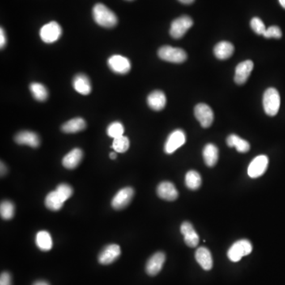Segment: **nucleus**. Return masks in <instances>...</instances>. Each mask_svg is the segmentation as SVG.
<instances>
[{"label": "nucleus", "instance_id": "nucleus-1", "mask_svg": "<svg viewBox=\"0 0 285 285\" xmlns=\"http://www.w3.org/2000/svg\"><path fill=\"white\" fill-rule=\"evenodd\" d=\"M93 18L97 24L105 28H112L117 26L118 19L114 12L103 3H97L93 8Z\"/></svg>", "mask_w": 285, "mask_h": 285}, {"label": "nucleus", "instance_id": "nucleus-2", "mask_svg": "<svg viewBox=\"0 0 285 285\" xmlns=\"http://www.w3.org/2000/svg\"><path fill=\"white\" fill-rule=\"evenodd\" d=\"M263 107L266 114L273 117L278 113L281 107V96L277 89L269 88L263 95Z\"/></svg>", "mask_w": 285, "mask_h": 285}, {"label": "nucleus", "instance_id": "nucleus-3", "mask_svg": "<svg viewBox=\"0 0 285 285\" xmlns=\"http://www.w3.org/2000/svg\"><path fill=\"white\" fill-rule=\"evenodd\" d=\"M252 250H253V247L250 242L247 239H242L231 246L227 252V257L230 261L238 262L242 259V257L249 255Z\"/></svg>", "mask_w": 285, "mask_h": 285}, {"label": "nucleus", "instance_id": "nucleus-4", "mask_svg": "<svg viewBox=\"0 0 285 285\" xmlns=\"http://www.w3.org/2000/svg\"><path fill=\"white\" fill-rule=\"evenodd\" d=\"M159 58L167 62L181 64L187 60V54L185 51L179 48L171 46H163L158 51Z\"/></svg>", "mask_w": 285, "mask_h": 285}, {"label": "nucleus", "instance_id": "nucleus-5", "mask_svg": "<svg viewBox=\"0 0 285 285\" xmlns=\"http://www.w3.org/2000/svg\"><path fill=\"white\" fill-rule=\"evenodd\" d=\"M193 25V21L190 17L187 15L179 17L171 23L170 35L173 38H181Z\"/></svg>", "mask_w": 285, "mask_h": 285}, {"label": "nucleus", "instance_id": "nucleus-6", "mask_svg": "<svg viewBox=\"0 0 285 285\" xmlns=\"http://www.w3.org/2000/svg\"><path fill=\"white\" fill-rule=\"evenodd\" d=\"M62 35V28L56 22H51L44 25L40 31V36L44 43L56 42Z\"/></svg>", "mask_w": 285, "mask_h": 285}, {"label": "nucleus", "instance_id": "nucleus-7", "mask_svg": "<svg viewBox=\"0 0 285 285\" xmlns=\"http://www.w3.org/2000/svg\"><path fill=\"white\" fill-rule=\"evenodd\" d=\"M194 114L197 121L203 128H209L214 121V112L211 107L208 105L201 103L196 106L194 108Z\"/></svg>", "mask_w": 285, "mask_h": 285}, {"label": "nucleus", "instance_id": "nucleus-8", "mask_svg": "<svg viewBox=\"0 0 285 285\" xmlns=\"http://www.w3.org/2000/svg\"><path fill=\"white\" fill-rule=\"evenodd\" d=\"M186 141L185 134L181 129L174 131L167 138L165 143L164 151L167 154H172L177 151L179 147L184 145Z\"/></svg>", "mask_w": 285, "mask_h": 285}, {"label": "nucleus", "instance_id": "nucleus-9", "mask_svg": "<svg viewBox=\"0 0 285 285\" xmlns=\"http://www.w3.org/2000/svg\"><path fill=\"white\" fill-rule=\"evenodd\" d=\"M134 196V190L131 187H125L117 192L112 198V207L115 210H121L125 209L130 204L132 199Z\"/></svg>", "mask_w": 285, "mask_h": 285}, {"label": "nucleus", "instance_id": "nucleus-10", "mask_svg": "<svg viewBox=\"0 0 285 285\" xmlns=\"http://www.w3.org/2000/svg\"><path fill=\"white\" fill-rule=\"evenodd\" d=\"M269 165L266 155H259L253 159L248 167V175L252 178H257L265 173Z\"/></svg>", "mask_w": 285, "mask_h": 285}, {"label": "nucleus", "instance_id": "nucleus-11", "mask_svg": "<svg viewBox=\"0 0 285 285\" xmlns=\"http://www.w3.org/2000/svg\"><path fill=\"white\" fill-rule=\"evenodd\" d=\"M108 65L109 69L117 74H127L131 70L130 61L121 55H114L109 57Z\"/></svg>", "mask_w": 285, "mask_h": 285}, {"label": "nucleus", "instance_id": "nucleus-12", "mask_svg": "<svg viewBox=\"0 0 285 285\" xmlns=\"http://www.w3.org/2000/svg\"><path fill=\"white\" fill-rule=\"evenodd\" d=\"M121 248L117 244H110L105 247L99 255V261L102 265H109L120 257Z\"/></svg>", "mask_w": 285, "mask_h": 285}, {"label": "nucleus", "instance_id": "nucleus-13", "mask_svg": "<svg viewBox=\"0 0 285 285\" xmlns=\"http://www.w3.org/2000/svg\"><path fill=\"white\" fill-rule=\"evenodd\" d=\"M253 69V61H246L239 64L235 69V82L239 85L244 84L250 75Z\"/></svg>", "mask_w": 285, "mask_h": 285}, {"label": "nucleus", "instance_id": "nucleus-14", "mask_svg": "<svg viewBox=\"0 0 285 285\" xmlns=\"http://www.w3.org/2000/svg\"><path fill=\"white\" fill-rule=\"evenodd\" d=\"M166 256L163 252H158L152 255L146 265V272L150 276H156L163 269Z\"/></svg>", "mask_w": 285, "mask_h": 285}, {"label": "nucleus", "instance_id": "nucleus-15", "mask_svg": "<svg viewBox=\"0 0 285 285\" xmlns=\"http://www.w3.org/2000/svg\"><path fill=\"white\" fill-rule=\"evenodd\" d=\"M14 141L20 145H28L30 147H37L40 143V137L36 133L31 131H22L14 137Z\"/></svg>", "mask_w": 285, "mask_h": 285}, {"label": "nucleus", "instance_id": "nucleus-16", "mask_svg": "<svg viewBox=\"0 0 285 285\" xmlns=\"http://www.w3.org/2000/svg\"><path fill=\"white\" fill-rule=\"evenodd\" d=\"M181 232L184 236L185 244L191 248H194L198 245L199 239L197 231H195L193 225L189 222H184L181 226Z\"/></svg>", "mask_w": 285, "mask_h": 285}, {"label": "nucleus", "instance_id": "nucleus-17", "mask_svg": "<svg viewBox=\"0 0 285 285\" xmlns=\"http://www.w3.org/2000/svg\"><path fill=\"white\" fill-rule=\"evenodd\" d=\"M157 194L160 198L168 201H174L178 197V193L174 184L169 181H163L157 188Z\"/></svg>", "mask_w": 285, "mask_h": 285}, {"label": "nucleus", "instance_id": "nucleus-18", "mask_svg": "<svg viewBox=\"0 0 285 285\" xmlns=\"http://www.w3.org/2000/svg\"><path fill=\"white\" fill-rule=\"evenodd\" d=\"M73 87L77 92L82 95H87L91 92V81L87 75L84 74H78L73 79Z\"/></svg>", "mask_w": 285, "mask_h": 285}, {"label": "nucleus", "instance_id": "nucleus-19", "mask_svg": "<svg viewBox=\"0 0 285 285\" xmlns=\"http://www.w3.org/2000/svg\"><path fill=\"white\" fill-rule=\"evenodd\" d=\"M147 104L149 107L154 110H162L167 104L166 95L163 91H153L147 97Z\"/></svg>", "mask_w": 285, "mask_h": 285}, {"label": "nucleus", "instance_id": "nucleus-20", "mask_svg": "<svg viewBox=\"0 0 285 285\" xmlns=\"http://www.w3.org/2000/svg\"><path fill=\"white\" fill-rule=\"evenodd\" d=\"M82 156H83V153L82 150L79 148H74L69 154H67L62 160L63 166L65 168L69 169V170H72L78 167V164L80 163L82 160Z\"/></svg>", "mask_w": 285, "mask_h": 285}, {"label": "nucleus", "instance_id": "nucleus-21", "mask_svg": "<svg viewBox=\"0 0 285 285\" xmlns=\"http://www.w3.org/2000/svg\"><path fill=\"white\" fill-rule=\"evenodd\" d=\"M195 257L199 265H201L202 269L205 270H210L213 268V257H212L210 251L207 248L205 247L198 248L196 251Z\"/></svg>", "mask_w": 285, "mask_h": 285}, {"label": "nucleus", "instance_id": "nucleus-22", "mask_svg": "<svg viewBox=\"0 0 285 285\" xmlns=\"http://www.w3.org/2000/svg\"><path fill=\"white\" fill-rule=\"evenodd\" d=\"M235 47L228 41H221L214 48V54L219 60H227L233 55Z\"/></svg>", "mask_w": 285, "mask_h": 285}, {"label": "nucleus", "instance_id": "nucleus-23", "mask_svg": "<svg viewBox=\"0 0 285 285\" xmlns=\"http://www.w3.org/2000/svg\"><path fill=\"white\" fill-rule=\"evenodd\" d=\"M204 160L208 167H213L215 166L219 159V150L215 145L209 143L205 146L203 150Z\"/></svg>", "mask_w": 285, "mask_h": 285}, {"label": "nucleus", "instance_id": "nucleus-24", "mask_svg": "<svg viewBox=\"0 0 285 285\" xmlns=\"http://www.w3.org/2000/svg\"><path fill=\"white\" fill-rule=\"evenodd\" d=\"M86 127H87V124L84 120L78 117V118L71 119L70 121L65 123L61 127V130L65 133H76L84 130Z\"/></svg>", "mask_w": 285, "mask_h": 285}, {"label": "nucleus", "instance_id": "nucleus-25", "mask_svg": "<svg viewBox=\"0 0 285 285\" xmlns=\"http://www.w3.org/2000/svg\"><path fill=\"white\" fill-rule=\"evenodd\" d=\"M65 202V201L59 196L58 193H56V190L52 191L48 193L44 201L45 206L52 211H59L60 209H62Z\"/></svg>", "mask_w": 285, "mask_h": 285}, {"label": "nucleus", "instance_id": "nucleus-26", "mask_svg": "<svg viewBox=\"0 0 285 285\" xmlns=\"http://www.w3.org/2000/svg\"><path fill=\"white\" fill-rule=\"evenodd\" d=\"M227 142L229 147H235L239 152H247L250 148L249 142L235 134L230 135L229 137H227Z\"/></svg>", "mask_w": 285, "mask_h": 285}, {"label": "nucleus", "instance_id": "nucleus-27", "mask_svg": "<svg viewBox=\"0 0 285 285\" xmlns=\"http://www.w3.org/2000/svg\"><path fill=\"white\" fill-rule=\"evenodd\" d=\"M36 244L41 250H50L52 247V239L50 234L46 231H39L36 235Z\"/></svg>", "mask_w": 285, "mask_h": 285}, {"label": "nucleus", "instance_id": "nucleus-28", "mask_svg": "<svg viewBox=\"0 0 285 285\" xmlns=\"http://www.w3.org/2000/svg\"><path fill=\"white\" fill-rule=\"evenodd\" d=\"M30 90L33 96L39 102H44L48 97V91L44 85L39 82H33L30 86Z\"/></svg>", "mask_w": 285, "mask_h": 285}, {"label": "nucleus", "instance_id": "nucleus-29", "mask_svg": "<svg viewBox=\"0 0 285 285\" xmlns=\"http://www.w3.org/2000/svg\"><path fill=\"white\" fill-rule=\"evenodd\" d=\"M201 176L196 171H190L185 175V185L192 190H196L201 187Z\"/></svg>", "mask_w": 285, "mask_h": 285}, {"label": "nucleus", "instance_id": "nucleus-30", "mask_svg": "<svg viewBox=\"0 0 285 285\" xmlns=\"http://www.w3.org/2000/svg\"><path fill=\"white\" fill-rule=\"evenodd\" d=\"M130 146L129 138L125 136L117 137L113 140L112 147L116 152L125 153L129 150Z\"/></svg>", "mask_w": 285, "mask_h": 285}, {"label": "nucleus", "instance_id": "nucleus-31", "mask_svg": "<svg viewBox=\"0 0 285 285\" xmlns=\"http://www.w3.org/2000/svg\"><path fill=\"white\" fill-rule=\"evenodd\" d=\"M125 133V128L122 124L118 121L111 123L107 128V134L108 137L116 139L117 137H122Z\"/></svg>", "mask_w": 285, "mask_h": 285}, {"label": "nucleus", "instance_id": "nucleus-32", "mask_svg": "<svg viewBox=\"0 0 285 285\" xmlns=\"http://www.w3.org/2000/svg\"><path fill=\"white\" fill-rule=\"evenodd\" d=\"M0 214L2 219H10L14 215V205L11 201H2L0 205Z\"/></svg>", "mask_w": 285, "mask_h": 285}, {"label": "nucleus", "instance_id": "nucleus-33", "mask_svg": "<svg viewBox=\"0 0 285 285\" xmlns=\"http://www.w3.org/2000/svg\"><path fill=\"white\" fill-rule=\"evenodd\" d=\"M56 193H58L59 196L64 200V201H66L69 200L73 194V189L70 185L68 184H60L58 186L56 187Z\"/></svg>", "mask_w": 285, "mask_h": 285}, {"label": "nucleus", "instance_id": "nucleus-34", "mask_svg": "<svg viewBox=\"0 0 285 285\" xmlns=\"http://www.w3.org/2000/svg\"><path fill=\"white\" fill-rule=\"evenodd\" d=\"M250 26L252 30L258 35H263L266 31L264 22L261 21V18L257 17L252 18V20L250 21Z\"/></svg>", "mask_w": 285, "mask_h": 285}, {"label": "nucleus", "instance_id": "nucleus-35", "mask_svg": "<svg viewBox=\"0 0 285 285\" xmlns=\"http://www.w3.org/2000/svg\"><path fill=\"white\" fill-rule=\"evenodd\" d=\"M263 36L265 38H274L279 39L282 36V32L280 27L277 26H270L269 28L266 29Z\"/></svg>", "mask_w": 285, "mask_h": 285}, {"label": "nucleus", "instance_id": "nucleus-36", "mask_svg": "<svg viewBox=\"0 0 285 285\" xmlns=\"http://www.w3.org/2000/svg\"><path fill=\"white\" fill-rule=\"evenodd\" d=\"M11 276L7 272H4L0 277V285H11Z\"/></svg>", "mask_w": 285, "mask_h": 285}, {"label": "nucleus", "instance_id": "nucleus-37", "mask_svg": "<svg viewBox=\"0 0 285 285\" xmlns=\"http://www.w3.org/2000/svg\"><path fill=\"white\" fill-rule=\"evenodd\" d=\"M6 44V37L5 35L4 30L1 28L0 30V47L1 48H4Z\"/></svg>", "mask_w": 285, "mask_h": 285}, {"label": "nucleus", "instance_id": "nucleus-38", "mask_svg": "<svg viewBox=\"0 0 285 285\" xmlns=\"http://www.w3.org/2000/svg\"><path fill=\"white\" fill-rule=\"evenodd\" d=\"M49 285V284H48V282H46V281H36V282H35V283L34 284V285Z\"/></svg>", "mask_w": 285, "mask_h": 285}, {"label": "nucleus", "instance_id": "nucleus-39", "mask_svg": "<svg viewBox=\"0 0 285 285\" xmlns=\"http://www.w3.org/2000/svg\"><path fill=\"white\" fill-rule=\"evenodd\" d=\"M179 2H181L183 4H191L194 2L195 0H178Z\"/></svg>", "mask_w": 285, "mask_h": 285}, {"label": "nucleus", "instance_id": "nucleus-40", "mask_svg": "<svg viewBox=\"0 0 285 285\" xmlns=\"http://www.w3.org/2000/svg\"><path fill=\"white\" fill-rule=\"evenodd\" d=\"M6 172V167H5V165L3 163H1V175H4Z\"/></svg>", "mask_w": 285, "mask_h": 285}, {"label": "nucleus", "instance_id": "nucleus-41", "mask_svg": "<svg viewBox=\"0 0 285 285\" xmlns=\"http://www.w3.org/2000/svg\"><path fill=\"white\" fill-rule=\"evenodd\" d=\"M109 157H110V159H115L117 158V153L116 152H111L109 154Z\"/></svg>", "mask_w": 285, "mask_h": 285}, {"label": "nucleus", "instance_id": "nucleus-42", "mask_svg": "<svg viewBox=\"0 0 285 285\" xmlns=\"http://www.w3.org/2000/svg\"><path fill=\"white\" fill-rule=\"evenodd\" d=\"M279 2L282 7L285 9V0H279Z\"/></svg>", "mask_w": 285, "mask_h": 285}, {"label": "nucleus", "instance_id": "nucleus-43", "mask_svg": "<svg viewBox=\"0 0 285 285\" xmlns=\"http://www.w3.org/2000/svg\"><path fill=\"white\" fill-rule=\"evenodd\" d=\"M128 1H131V0H128Z\"/></svg>", "mask_w": 285, "mask_h": 285}]
</instances>
